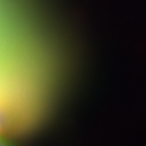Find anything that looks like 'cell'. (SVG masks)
<instances>
[{
	"mask_svg": "<svg viewBox=\"0 0 146 146\" xmlns=\"http://www.w3.org/2000/svg\"><path fill=\"white\" fill-rule=\"evenodd\" d=\"M0 146H4V145H3V143L2 140H1V138H0Z\"/></svg>",
	"mask_w": 146,
	"mask_h": 146,
	"instance_id": "obj_1",
	"label": "cell"
}]
</instances>
